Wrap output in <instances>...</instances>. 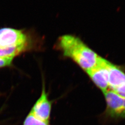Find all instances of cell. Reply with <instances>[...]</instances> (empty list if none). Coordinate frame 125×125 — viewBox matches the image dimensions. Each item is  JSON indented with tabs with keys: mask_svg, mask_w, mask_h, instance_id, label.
Wrapping results in <instances>:
<instances>
[{
	"mask_svg": "<svg viewBox=\"0 0 125 125\" xmlns=\"http://www.w3.org/2000/svg\"><path fill=\"white\" fill-rule=\"evenodd\" d=\"M52 102L48 97L44 81L43 82L42 90L40 96L33 105L30 112L37 118L44 122L50 123L52 110Z\"/></svg>",
	"mask_w": 125,
	"mask_h": 125,
	"instance_id": "5",
	"label": "cell"
},
{
	"mask_svg": "<svg viewBox=\"0 0 125 125\" xmlns=\"http://www.w3.org/2000/svg\"><path fill=\"white\" fill-rule=\"evenodd\" d=\"M113 91H114L116 93L119 94V95L125 97V84L115 89Z\"/></svg>",
	"mask_w": 125,
	"mask_h": 125,
	"instance_id": "9",
	"label": "cell"
},
{
	"mask_svg": "<svg viewBox=\"0 0 125 125\" xmlns=\"http://www.w3.org/2000/svg\"><path fill=\"white\" fill-rule=\"evenodd\" d=\"M13 60L0 58V68L9 67L12 64Z\"/></svg>",
	"mask_w": 125,
	"mask_h": 125,
	"instance_id": "8",
	"label": "cell"
},
{
	"mask_svg": "<svg viewBox=\"0 0 125 125\" xmlns=\"http://www.w3.org/2000/svg\"><path fill=\"white\" fill-rule=\"evenodd\" d=\"M109 62L100 57L97 64L87 73L92 81L103 92L109 89L108 66Z\"/></svg>",
	"mask_w": 125,
	"mask_h": 125,
	"instance_id": "4",
	"label": "cell"
},
{
	"mask_svg": "<svg viewBox=\"0 0 125 125\" xmlns=\"http://www.w3.org/2000/svg\"><path fill=\"white\" fill-rule=\"evenodd\" d=\"M108 83L109 89L112 90L125 84V73L111 62L108 66Z\"/></svg>",
	"mask_w": 125,
	"mask_h": 125,
	"instance_id": "6",
	"label": "cell"
},
{
	"mask_svg": "<svg viewBox=\"0 0 125 125\" xmlns=\"http://www.w3.org/2000/svg\"><path fill=\"white\" fill-rule=\"evenodd\" d=\"M103 93L106 103L105 116L114 119H125V97L111 89Z\"/></svg>",
	"mask_w": 125,
	"mask_h": 125,
	"instance_id": "3",
	"label": "cell"
},
{
	"mask_svg": "<svg viewBox=\"0 0 125 125\" xmlns=\"http://www.w3.org/2000/svg\"><path fill=\"white\" fill-rule=\"evenodd\" d=\"M57 46L64 56L72 60L85 72L97 64L100 57L81 39L73 35L60 37Z\"/></svg>",
	"mask_w": 125,
	"mask_h": 125,
	"instance_id": "2",
	"label": "cell"
},
{
	"mask_svg": "<svg viewBox=\"0 0 125 125\" xmlns=\"http://www.w3.org/2000/svg\"><path fill=\"white\" fill-rule=\"evenodd\" d=\"M34 37L24 30L9 27L0 29V58L13 60L36 47Z\"/></svg>",
	"mask_w": 125,
	"mask_h": 125,
	"instance_id": "1",
	"label": "cell"
},
{
	"mask_svg": "<svg viewBox=\"0 0 125 125\" xmlns=\"http://www.w3.org/2000/svg\"><path fill=\"white\" fill-rule=\"evenodd\" d=\"M22 125H50V123L37 118L30 112L23 121Z\"/></svg>",
	"mask_w": 125,
	"mask_h": 125,
	"instance_id": "7",
	"label": "cell"
}]
</instances>
